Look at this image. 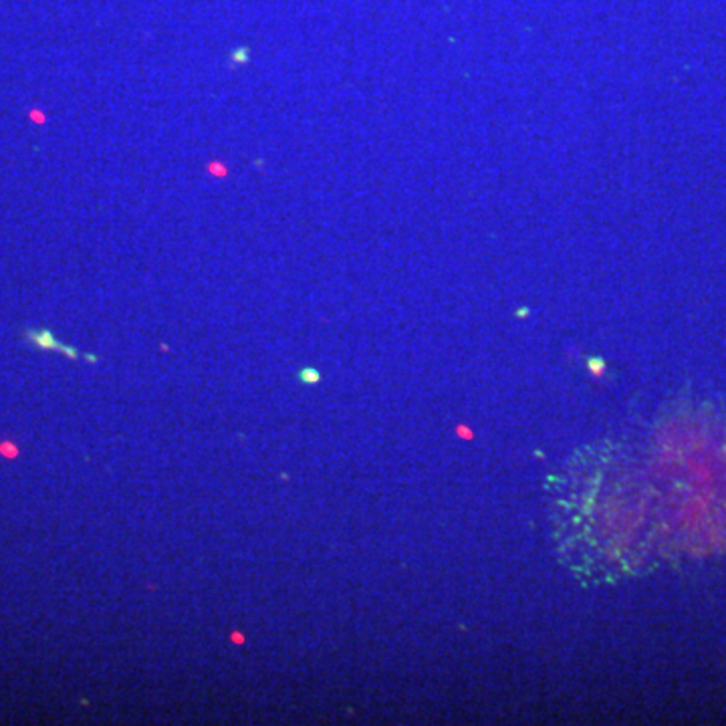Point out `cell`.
<instances>
[{
    "label": "cell",
    "instance_id": "obj_1",
    "mask_svg": "<svg viewBox=\"0 0 726 726\" xmlns=\"http://www.w3.org/2000/svg\"><path fill=\"white\" fill-rule=\"evenodd\" d=\"M23 335L24 339H26L28 343H33L37 350H51V352L65 353L71 359H79V357H81V359H87L89 363H97V361H99L97 355L81 353L79 350H75V347L63 345L61 341H57V339L53 337V333H51L48 329H26Z\"/></svg>",
    "mask_w": 726,
    "mask_h": 726
},
{
    "label": "cell",
    "instance_id": "obj_2",
    "mask_svg": "<svg viewBox=\"0 0 726 726\" xmlns=\"http://www.w3.org/2000/svg\"><path fill=\"white\" fill-rule=\"evenodd\" d=\"M299 377H301V381H305V383H315V381H319V374L315 372V370H303L301 374H299Z\"/></svg>",
    "mask_w": 726,
    "mask_h": 726
},
{
    "label": "cell",
    "instance_id": "obj_3",
    "mask_svg": "<svg viewBox=\"0 0 726 726\" xmlns=\"http://www.w3.org/2000/svg\"><path fill=\"white\" fill-rule=\"evenodd\" d=\"M235 61L236 63H244V61H246V51H244V48H242V51H236Z\"/></svg>",
    "mask_w": 726,
    "mask_h": 726
}]
</instances>
